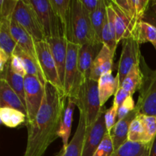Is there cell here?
<instances>
[{
  "instance_id": "cb8c5ba5",
  "label": "cell",
  "mask_w": 156,
  "mask_h": 156,
  "mask_svg": "<svg viewBox=\"0 0 156 156\" xmlns=\"http://www.w3.org/2000/svg\"><path fill=\"white\" fill-rule=\"evenodd\" d=\"M13 54L17 55L21 59L27 75L34 76L41 81L43 85H45L47 82H46L45 78H44L43 72L37 61L35 60L30 55L25 53L23 50H21L18 46L16 47Z\"/></svg>"
},
{
  "instance_id": "5b68a950",
  "label": "cell",
  "mask_w": 156,
  "mask_h": 156,
  "mask_svg": "<svg viewBox=\"0 0 156 156\" xmlns=\"http://www.w3.org/2000/svg\"><path fill=\"white\" fill-rule=\"evenodd\" d=\"M80 45L68 41L65 66L63 88L64 94L68 98H73L85 78L79 69V51Z\"/></svg>"
},
{
  "instance_id": "7402d4cb",
  "label": "cell",
  "mask_w": 156,
  "mask_h": 156,
  "mask_svg": "<svg viewBox=\"0 0 156 156\" xmlns=\"http://www.w3.org/2000/svg\"><path fill=\"white\" fill-rule=\"evenodd\" d=\"M120 85L118 76L114 77L112 73H106L101 76L98 80V91L101 107L105 106L108 99L115 95Z\"/></svg>"
},
{
  "instance_id": "277c9868",
  "label": "cell",
  "mask_w": 156,
  "mask_h": 156,
  "mask_svg": "<svg viewBox=\"0 0 156 156\" xmlns=\"http://www.w3.org/2000/svg\"><path fill=\"white\" fill-rule=\"evenodd\" d=\"M143 81L136 110L139 114L156 117V69L152 70L143 56L140 59Z\"/></svg>"
},
{
  "instance_id": "e575fe53",
  "label": "cell",
  "mask_w": 156,
  "mask_h": 156,
  "mask_svg": "<svg viewBox=\"0 0 156 156\" xmlns=\"http://www.w3.org/2000/svg\"><path fill=\"white\" fill-rule=\"evenodd\" d=\"M114 152V146L110 133H108L93 156H111Z\"/></svg>"
},
{
  "instance_id": "8992f818",
  "label": "cell",
  "mask_w": 156,
  "mask_h": 156,
  "mask_svg": "<svg viewBox=\"0 0 156 156\" xmlns=\"http://www.w3.org/2000/svg\"><path fill=\"white\" fill-rule=\"evenodd\" d=\"M12 19L27 30L35 41L46 40L37 14L29 0H18Z\"/></svg>"
},
{
  "instance_id": "7bdbcfd3",
  "label": "cell",
  "mask_w": 156,
  "mask_h": 156,
  "mask_svg": "<svg viewBox=\"0 0 156 156\" xmlns=\"http://www.w3.org/2000/svg\"><path fill=\"white\" fill-rule=\"evenodd\" d=\"M149 156H156V137L152 143V147H151L150 151H149Z\"/></svg>"
},
{
  "instance_id": "d4e9b609",
  "label": "cell",
  "mask_w": 156,
  "mask_h": 156,
  "mask_svg": "<svg viewBox=\"0 0 156 156\" xmlns=\"http://www.w3.org/2000/svg\"><path fill=\"white\" fill-rule=\"evenodd\" d=\"M10 61V60H9ZM1 79H4L11 88L17 93L20 99L25 105V94H24V77L16 74L12 70L9 62L6 64L4 70L1 73ZM26 106V105H25Z\"/></svg>"
},
{
  "instance_id": "60d3db41",
  "label": "cell",
  "mask_w": 156,
  "mask_h": 156,
  "mask_svg": "<svg viewBox=\"0 0 156 156\" xmlns=\"http://www.w3.org/2000/svg\"><path fill=\"white\" fill-rule=\"evenodd\" d=\"M81 2L86 10L91 14L98 9L101 2V0H81Z\"/></svg>"
},
{
  "instance_id": "44dd1931",
  "label": "cell",
  "mask_w": 156,
  "mask_h": 156,
  "mask_svg": "<svg viewBox=\"0 0 156 156\" xmlns=\"http://www.w3.org/2000/svg\"><path fill=\"white\" fill-rule=\"evenodd\" d=\"M76 106V102L73 98H68V102L65 111L61 120L60 126L58 130V136L62 141V149H66L69 145V140L71 135L72 123H73V114Z\"/></svg>"
},
{
  "instance_id": "6da1fadb",
  "label": "cell",
  "mask_w": 156,
  "mask_h": 156,
  "mask_svg": "<svg viewBox=\"0 0 156 156\" xmlns=\"http://www.w3.org/2000/svg\"><path fill=\"white\" fill-rule=\"evenodd\" d=\"M67 97L49 82L44 85V96L32 123L26 124L27 141L23 156H43L58 138V130L66 109Z\"/></svg>"
},
{
  "instance_id": "9a60e30c",
  "label": "cell",
  "mask_w": 156,
  "mask_h": 156,
  "mask_svg": "<svg viewBox=\"0 0 156 156\" xmlns=\"http://www.w3.org/2000/svg\"><path fill=\"white\" fill-rule=\"evenodd\" d=\"M85 130H86V125H85V116L82 113L79 112V123L73 138L69 142L66 149H61L59 153L56 156H82Z\"/></svg>"
},
{
  "instance_id": "603a6c76",
  "label": "cell",
  "mask_w": 156,
  "mask_h": 156,
  "mask_svg": "<svg viewBox=\"0 0 156 156\" xmlns=\"http://www.w3.org/2000/svg\"><path fill=\"white\" fill-rule=\"evenodd\" d=\"M53 11L59 18L63 36L67 39L70 25L71 6L73 0H49Z\"/></svg>"
},
{
  "instance_id": "7c38bea8",
  "label": "cell",
  "mask_w": 156,
  "mask_h": 156,
  "mask_svg": "<svg viewBox=\"0 0 156 156\" xmlns=\"http://www.w3.org/2000/svg\"><path fill=\"white\" fill-rule=\"evenodd\" d=\"M114 54L111 50L104 45L94 59L91 69L90 79L98 82L101 76L106 73H112Z\"/></svg>"
},
{
  "instance_id": "4fadbf2b",
  "label": "cell",
  "mask_w": 156,
  "mask_h": 156,
  "mask_svg": "<svg viewBox=\"0 0 156 156\" xmlns=\"http://www.w3.org/2000/svg\"><path fill=\"white\" fill-rule=\"evenodd\" d=\"M46 41L50 45L52 55H53V59H54L58 73H59V79L63 86L68 41L64 36L59 37L47 38Z\"/></svg>"
},
{
  "instance_id": "ee69618b",
  "label": "cell",
  "mask_w": 156,
  "mask_h": 156,
  "mask_svg": "<svg viewBox=\"0 0 156 156\" xmlns=\"http://www.w3.org/2000/svg\"><path fill=\"white\" fill-rule=\"evenodd\" d=\"M154 47H155V50H156V44H154Z\"/></svg>"
},
{
  "instance_id": "83f0119b",
  "label": "cell",
  "mask_w": 156,
  "mask_h": 156,
  "mask_svg": "<svg viewBox=\"0 0 156 156\" xmlns=\"http://www.w3.org/2000/svg\"><path fill=\"white\" fill-rule=\"evenodd\" d=\"M133 37L140 44L149 42L154 45L156 44V27L144 21H140L136 26Z\"/></svg>"
},
{
  "instance_id": "4dcf8cb0",
  "label": "cell",
  "mask_w": 156,
  "mask_h": 156,
  "mask_svg": "<svg viewBox=\"0 0 156 156\" xmlns=\"http://www.w3.org/2000/svg\"><path fill=\"white\" fill-rule=\"evenodd\" d=\"M107 18V1L101 0L98 9L91 14V21L95 34L96 40L98 43L102 44L101 41L102 29Z\"/></svg>"
},
{
  "instance_id": "3957f363",
  "label": "cell",
  "mask_w": 156,
  "mask_h": 156,
  "mask_svg": "<svg viewBox=\"0 0 156 156\" xmlns=\"http://www.w3.org/2000/svg\"><path fill=\"white\" fill-rule=\"evenodd\" d=\"M79 112L85 116L86 129H89L98 117L103 107L99 98L98 82L84 79L73 97Z\"/></svg>"
},
{
  "instance_id": "4316f807",
  "label": "cell",
  "mask_w": 156,
  "mask_h": 156,
  "mask_svg": "<svg viewBox=\"0 0 156 156\" xmlns=\"http://www.w3.org/2000/svg\"><path fill=\"white\" fill-rule=\"evenodd\" d=\"M11 21L0 19V49L8 55L12 56L17 47V44L11 32Z\"/></svg>"
},
{
  "instance_id": "5bb4252c",
  "label": "cell",
  "mask_w": 156,
  "mask_h": 156,
  "mask_svg": "<svg viewBox=\"0 0 156 156\" xmlns=\"http://www.w3.org/2000/svg\"><path fill=\"white\" fill-rule=\"evenodd\" d=\"M102 47L103 44L98 43H91L81 45L78 59L79 69L81 75L85 79L90 78L91 66Z\"/></svg>"
},
{
  "instance_id": "2e32d148",
  "label": "cell",
  "mask_w": 156,
  "mask_h": 156,
  "mask_svg": "<svg viewBox=\"0 0 156 156\" xmlns=\"http://www.w3.org/2000/svg\"><path fill=\"white\" fill-rule=\"evenodd\" d=\"M110 3L115 13L117 42L119 43L122 40L133 37L136 24H134L132 20L119 8V6L114 2V0L110 1Z\"/></svg>"
},
{
  "instance_id": "1f68e13d",
  "label": "cell",
  "mask_w": 156,
  "mask_h": 156,
  "mask_svg": "<svg viewBox=\"0 0 156 156\" xmlns=\"http://www.w3.org/2000/svg\"><path fill=\"white\" fill-rule=\"evenodd\" d=\"M127 139L128 141L133 142V143H146L144 127H143L142 121L138 117V115L131 123Z\"/></svg>"
},
{
  "instance_id": "8d00e7d4",
  "label": "cell",
  "mask_w": 156,
  "mask_h": 156,
  "mask_svg": "<svg viewBox=\"0 0 156 156\" xmlns=\"http://www.w3.org/2000/svg\"><path fill=\"white\" fill-rule=\"evenodd\" d=\"M135 109L136 105L133 98V96H129L119 108L118 114H117V121L126 117L128 114L133 112Z\"/></svg>"
},
{
  "instance_id": "d590c367",
  "label": "cell",
  "mask_w": 156,
  "mask_h": 156,
  "mask_svg": "<svg viewBox=\"0 0 156 156\" xmlns=\"http://www.w3.org/2000/svg\"><path fill=\"white\" fill-rule=\"evenodd\" d=\"M119 108L115 103L113 102V105L105 112V123H106L107 129L108 133H111L114 126L117 122V114H118Z\"/></svg>"
},
{
  "instance_id": "30bf717a",
  "label": "cell",
  "mask_w": 156,
  "mask_h": 156,
  "mask_svg": "<svg viewBox=\"0 0 156 156\" xmlns=\"http://www.w3.org/2000/svg\"><path fill=\"white\" fill-rule=\"evenodd\" d=\"M141 56L140 44L138 41H136L133 37L124 40L117 72V76L120 81L119 88L130 70L134 66L140 64Z\"/></svg>"
},
{
  "instance_id": "52a82bcc",
  "label": "cell",
  "mask_w": 156,
  "mask_h": 156,
  "mask_svg": "<svg viewBox=\"0 0 156 156\" xmlns=\"http://www.w3.org/2000/svg\"><path fill=\"white\" fill-rule=\"evenodd\" d=\"M36 11L40 22L47 38L63 36L60 21L53 11L49 0H29Z\"/></svg>"
},
{
  "instance_id": "f35d334b",
  "label": "cell",
  "mask_w": 156,
  "mask_h": 156,
  "mask_svg": "<svg viewBox=\"0 0 156 156\" xmlns=\"http://www.w3.org/2000/svg\"><path fill=\"white\" fill-rule=\"evenodd\" d=\"M143 21L149 23L156 27V0L150 1L149 8L143 17Z\"/></svg>"
},
{
  "instance_id": "74e56055",
  "label": "cell",
  "mask_w": 156,
  "mask_h": 156,
  "mask_svg": "<svg viewBox=\"0 0 156 156\" xmlns=\"http://www.w3.org/2000/svg\"><path fill=\"white\" fill-rule=\"evenodd\" d=\"M9 63H10L11 69H12L14 73L19 75V76H21L22 77H25L27 76V73H26L25 69H24L22 61L17 55L12 54L11 56Z\"/></svg>"
},
{
  "instance_id": "ab89813d",
  "label": "cell",
  "mask_w": 156,
  "mask_h": 156,
  "mask_svg": "<svg viewBox=\"0 0 156 156\" xmlns=\"http://www.w3.org/2000/svg\"><path fill=\"white\" fill-rule=\"evenodd\" d=\"M129 96H132L127 91H126L125 89H123V88H119L117 91L116 92L115 95H114V103H115L117 105L118 108H120L122 105V104L125 101L127 98H129Z\"/></svg>"
},
{
  "instance_id": "ffe728a7",
  "label": "cell",
  "mask_w": 156,
  "mask_h": 156,
  "mask_svg": "<svg viewBox=\"0 0 156 156\" xmlns=\"http://www.w3.org/2000/svg\"><path fill=\"white\" fill-rule=\"evenodd\" d=\"M138 112L136 110H134L133 112L128 114L126 117L122 120H118L112 130L111 131V136L112 138L113 143L114 146V151L118 149L122 145L124 144L128 140V133H129V126L133 120L137 117Z\"/></svg>"
},
{
  "instance_id": "f546056e",
  "label": "cell",
  "mask_w": 156,
  "mask_h": 156,
  "mask_svg": "<svg viewBox=\"0 0 156 156\" xmlns=\"http://www.w3.org/2000/svg\"><path fill=\"white\" fill-rule=\"evenodd\" d=\"M142 81H143V74H142L140 62V64L134 66L128 73L127 76L122 82L120 88H123L133 96L136 91L140 90Z\"/></svg>"
},
{
  "instance_id": "7a4b0ae2",
  "label": "cell",
  "mask_w": 156,
  "mask_h": 156,
  "mask_svg": "<svg viewBox=\"0 0 156 156\" xmlns=\"http://www.w3.org/2000/svg\"><path fill=\"white\" fill-rule=\"evenodd\" d=\"M67 41L78 45L98 43L91 21V14L86 10L81 0H73L71 18Z\"/></svg>"
},
{
  "instance_id": "9c48e42d",
  "label": "cell",
  "mask_w": 156,
  "mask_h": 156,
  "mask_svg": "<svg viewBox=\"0 0 156 156\" xmlns=\"http://www.w3.org/2000/svg\"><path fill=\"white\" fill-rule=\"evenodd\" d=\"M24 94L27 109L26 124L34 120L44 96V85L34 76L27 75L24 77Z\"/></svg>"
},
{
  "instance_id": "f1b7e54d",
  "label": "cell",
  "mask_w": 156,
  "mask_h": 156,
  "mask_svg": "<svg viewBox=\"0 0 156 156\" xmlns=\"http://www.w3.org/2000/svg\"><path fill=\"white\" fill-rule=\"evenodd\" d=\"M0 119L2 123L9 128H15L26 123L27 116L18 110L10 108H0Z\"/></svg>"
},
{
  "instance_id": "e0dca14e",
  "label": "cell",
  "mask_w": 156,
  "mask_h": 156,
  "mask_svg": "<svg viewBox=\"0 0 156 156\" xmlns=\"http://www.w3.org/2000/svg\"><path fill=\"white\" fill-rule=\"evenodd\" d=\"M11 32L17 46L38 62L35 48V41L33 37L14 19L11 21Z\"/></svg>"
},
{
  "instance_id": "d6986e66",
  "label": "cell",
  "mask_w": 156,
  "mask_h": 156,
  "mask_svg": "<svg viewBox=\"0 0 156 156\" xmlns=\"http://www.w3.org/2000/svg\"><path fill=\"white\" fill-rule=\"evenodd\" d=\"M13 108L27 116L26 106L4 79H0V108Z\"/></svg>"
},
{
  "instance_id": "ba28073f",
  "label": "cell",
  "mask_w": 156,
  "mask_h": 156,
  "mask_svg": "<svg viewBox=\"0 0 156 156\" xmlns=\"http://www.w3.org/2000/svg\"><path fill=\"white\" fill-rule=\"evenodd\" d=\"M35 48L38 63L41 66L46 82L51 84L59 91L64 93L63 86L59 79L57 68L47 41L46 40L35 41Z\"/></svg>"
},
{
  "instance_id": "b9f144b4",
  "label": "cell",
  "mask_w": 156,
  "mask_h": 156,
  "mask_svg": "<svg viewBox=\"0 0 156 156\" xmlns=\"http://www.w3.org/2000/svg\"><path fill=\"white\" fill-rule=\"evenodd\" d=\"M11 56L8 55L3 50L0 49V71L2 73L6 64L10 60Z\"/></svg>"
},
{
  "instance_id": "ac0fdd59",
  "label": "cell",
  "mask_w": 156,
  "mask_h": 156,
  "mask_svg": "<svg viewBox=\"0 0 156 156\" xmlns=\"http://www.w3.org/2000/svg\"><path fill=\"white\" fill-rule=\"evenodd\" d=\"M101 41L115 55L116 49L118 43L117 42V34H116L115 13L110 1H107V18L102 29Z\"/></svg>"
},
{
  "instance_id": "836d02e7",
  "label": "cell",
  "mask_w": 156,
  "mask_h": 156,
  "mask_svg": "<svg viewBox=\"0 0 156 156\" xmlns=\"http://www.w3.org/2000/svg\"><path fill=\"white\" fill-rule=\"evenodd\" d=\"M18 0H0V19L12 21Z\"/></svg>"
},
{
  "instance_id": "484cf974",
  "label": "cell",
  "mask_w": 156,
  "mask_h": 156,
  "mask_svg": "<svg viewBox=\"0 0 156 156\" xmlns=\"http://www.w3.org/2000/svg\"><path fill=\"white\" fill-rule=\"evenodd\" d=\"M152 143H133L126 141L118 149L114 151L111 156H149Z\"/></svg>"
},
{
  "instance_id": "d6a6232c",
  "label": "cell",
  "mask_w": 156,
  "mask_h": 156,
  "mask_svg": "<svg viewBox=\"0 0 156 156\" xmlns=\"http://www.w3.org/2000/svg\"><path fill=\"white\" fill-rule=\"evenodd\" d=\"M138 117L142 121L144 127L146 143H152L156 137V117L138 114Z\"/></svg>"
},
{
  "instance_id": "8fae6325",
  "label": "cell",
  "mask_w": 156,
  "mask_h": 156,
  "mask_svg": "<svg viewBox=\"0 0 156 156\" xmlns=\"http://www.w3.org/2000/svg\"><path fill=\"white\" fill-rule=\"evenodd\" d=\"M105 106L103 107L94 124L85 130L82 156H93L108 131L105 123Z\"/></svg>"
}]
</instances>
